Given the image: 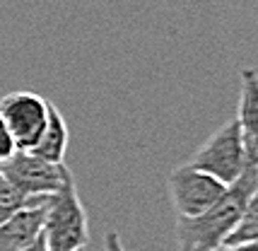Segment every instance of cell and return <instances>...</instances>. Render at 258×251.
I'll return each instance as SVG.
<instances>
[{"label":"cell","instance_id":"7c38bea8","mask_svg":"<svg viewBox=\"0 0 258 251\" xmlns=\"http://www.w3.org/2000/svg\"><path fill=\"white\" fill-rule=\"evenodd\" d=\"M15 152H17V145H15V140H12L8 126H5L3 116H0V164L5 160H10Z\"/></svg>","mask_w":258,"mask_h":251},{"label":"cell","instance_id":"3957f363","mask_svg":"<svg viewBox=\"0 0 258 251\" xmlns=\"http://www.w3.org/2000/svg\"><path fill=\"white\" fill-rule=\"evenodd\" d=\"M188 164L215 176L225 186L234 183L248 164L246 145H244L241 128L236 123V118L227 121L222 128H217L213 136L196 150V155L191 157Z\"/></svg>","mask_w":258,"mask_h":251},{"label":"cell","instance_id":"9c48e42d","mask_svg":"<svg viewBox=\"0 0 258 251\" xmlns=\"http://www.w3.org/2000/svg\"><path fill=\"white\" fill-rule=\"evenodd\" d=\"M66 150H68L66 118H63L60 111L51 104L44 133L39 138V143H36L32 150H27V152H32V155H36V157H41V160H46V162H51V164H63V160H66Z\"/></svg>","mask_w":258,"mask_h":251},{"label":"cell","instance_id":"277c9868","mask_svg":"<svg viewBox=\"0 0 258 251\" xmlns=\"http://www.w3.org/2000/svg\"><path fill=\"white\" fill-rule=\"evenodd\" d=\"M0 174L27 198L53 196L73 176L70 169L66 167V162L63 164H51V162L41 160V157H36L27 150H17L10 160L3 162Z\"/></svg>","mask_w":258,"mask_h":251},{"label":"cell","instance_id":"8fae6325","mask_svg":"<svg viewBox=\"0 0 258 251\" xmlns=\"http://www.w3.org/2000/svg\"><path fill=\"white\" fill-rule=\"evenodd\" d=\"M41 198H44V196H41ZM34 201H36V198H27L24 194H20V191L0 174V225H3L5 220H10L15 213H20L22 208L32 206Z\"/></svg>","mask_w":258,"mask_h":251},{"label":"cell","instance_id":"30bf717a","mask_svg":"<svg viewBox=\"0 0 258 251\" xmlns=\"http://www.w3.org/2000/svg\"><path fill=\"white\" fill-rule=\"evenodd\" d=\"M248 241H258V189L256 194L248 198V206L244 210V217L239 220L234 232L227 237L225 246H234V244H248Z\"/></svg>","mask_w":258,"mask_h":251},{"label":"cell","instance_id":"2e32d148","mask_svg":"<svg viewBox=\"0 0 258 251\" xmlns=\"http://www.w3.org/2000/svg\"><path fill=\"white\" fill-rule=\"evenodd\" d=\"M78 251H87V249H78Z\"/></svg>","mask_w":258,"mask_h":251},{"label":"cell","instance_id":"7a4b0ae2","mask_svg":"<svg viewBox=\"0 0 258 251\" xmlns=\"http://www.w3.org/2000/svg\"><path fill=\"white\" fill-rule=\"evenodd\" d=\"M41 237L48 251H78L87 249L90 241V222L87 213L80 201L75 176H70L66 186L48 196L46 203V217Z\"/></svg>","mask_w":258,"mask_h":251},{"label":"cell","instance_id":"4fadbf2b","mask_svg":"<svg viewBox=\"0 0 258 251\" xmlns=\"http://www.w3.org/2000/svg\"><path fill=\"white\" fill-rule=\"evenodd\" d=\"M104 251H125L118 232H106L104 234Z\"/></svg>","mask_w":258,"mask_h":251},{"label":"cell","instance_id":"9a60e30c","mask_svg":"<svg viewBox=\"0 0 258 251\" xmlns=\"http://www.w3.org/2000/svg\"><path fill=\"white\" fill-rule=\"evenodd\" d=\"M24 251H48L46 249V241H44V237H39V239L36 241H32V244H29V246H27V249Z\"/></svg>","mask_w":258,"mask_h":251},{"label":"cell","instance_id":"5b68a950","mask_svg":"<svg viewBox=\"0 0 258 251\" xmlns=\"http://www.w3.org/2000/svg\"><path fill=\"white\" fill-rule=\"evenodd\" d=\"M227 186L215 176L183 164L169 174V198L176 210V220H193L208 213L225 196Z\"/></svg>","mask_w":258,"mask_h":251},{"label":"cell","instance_id":"6da1fadb","mask_svg":"<svg viewBox=\"0 0 258 251\" xmlns=\"http://www.w3.org/2000/svg\"><path fill=\"white\" fill-rule=\"evenodd\" d=\"M258 189V160L248 157L246 169L234 183L227 186L225 196L208 213L193 220H176V244L179 251H220L227 237L234 232L244 217L248 198Z\"/></svg>","mask_w":258,"mask_h":251},{"label":"cell","instance_id":"ba28073f","mask_svg":"<svg viewBox=\"0 0 258 251\" xmlns=\"http://www.w3.org/2000/svg\"><path fill=\"white\" fill-rule=\"evenodd\" d=\"M236 123L246 145V155L258 160V75L253 70H241V92H239V114Z\"/></svg>","mask_w":258,"mask_h":251},{"label":"cell","instance_id":"8992f818","mask_svg":"<svg viewBox=\"0 0 258 251\" xmlns=\"http://www.w3.org/2000/svg\"><path fill=\"white\" fill-rule=\"evenodd\" d=\"M51 102L36 92H10L0 99V116L17 150H32L44 133Z\"/></svg>","mask_w":258,"mask_h":251},{"label":"cell","instance_id":"52a82bcc","mask_svg":"<svg viewBox=\"0 0 258 251\" xmlns=\"http://www.w3.org/2000/svg\"><path fill=\"white\" fill-rule=\"evenodd\" d=\"M46 203H48V196L36 198L32 206L22 208L20 213H15L10 220L0 225V251H24L32 241L41 237Z\"/></svg>","mask_w":258,"mask_h":251},{"label":"cell","instance_id":"5bb4252c","mask_svg":"<svg viewBox=\"0 0 258 251\" xmlns=\"http://www.w3.org/2000/svg\"><path fill=\"white\" fill-rule=\"evenodd\" d=\"M220 251H258V241H248V244H234V246H222Z\"/></svg>","mask_w":258,"mask_h":251}]
</instances>
